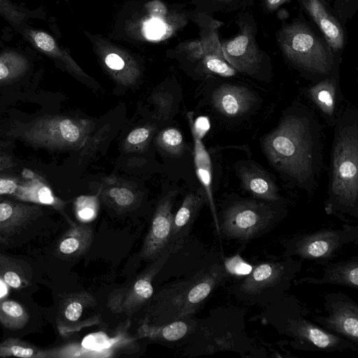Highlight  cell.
I'll use <instances>...</instances> for the list:
<instances>
[{
	"mask_svg": "<svg viewBox=\"0 0 358 358\" xmlns=\"http://www.w3.org/2000/svg\"><path fill=\"white\" fill-rule=\"evenodd\" d=\"M219 252L190 276L164 286L145 305L141 324L159 326L194 314L231 278Z\"/></svg>",
	"mask_w": 358,
	"mask_h": 358,
	"instance_id": "cell-1",
	"label": "cell"
},
{
	"mask_svg": "<svg viewBox=\"0 0 358 358\" xmlns=\"http://www.w3.org/2000/svg\"><path fill=\"white\" fill-rule=\"evenodd\" d=\"M262 308L250 320L269 325L280 335L289 338L295 350L330 352L357 350L358 345L309 319L308 308L294 295L287 293Z\"/></svg>",
	"mask_w": 358,
	"mask_h": 358,
	"instance_id": "cell-2",
	"label": "cell"
},
{
	"mask_svg": "<svg viewBox=\"0 0 358 358\" xmlns=\"http://www.w3.org/2000/svg\"><path fill=\"white\" fill-rule=\"evenodd\" d=\"M269 162L279 171L302 183L312 171L313 141L308 120L291 115L266 135L262 142Z\"/></svg>",
	"mask_w": 358,
	"mask_h": 358,
	"instance_id": "cell-3",
	"label": "cell"
},
{
	"mask_svg": "<svg viewBox=\"0 0 358 358\" xmlns=\"http://www.w3.org/2000/svg\"><path fill=\"white\" fill-rule=\"evenodd\" d=\"M326 212L358 218V131L356 124L342 127L335 138L332 172Z\"/></svg>",
	"mask_w": 358,
	"mask_h": 358,
	"instance_id": "cell-4",
	"label": "cell"
},
{
	"mask_svg": "<svg viewBox=\"0 0 358 358\" xmlns=\"http://www.w3.org/2000/svg\"><path fill=\"white\" fill-rule=\"evenodd\" d=\"M286 213L285 207L280 202L233 200L227 202L217 215V235L220 238L239 242L241 252L248 242L273 229Z\"/></svg>",
	"mask_w": 358,
	"mask_h": 358,
	"instance_id": "cell-5",
	"label": "cell"
},
{
	"mask_svg": "<svg viewBox=\"0 0 358 358\" xmlns=\"http://www.w3.org/2000/svg\"><path fill=\"white\" fill-rule=\"evenodd\" d=\"M301 268V261L292 257L259 262L252 265L248 275L240 277L229 291L244 305L263 308L287 293Z\"/></svg>",
	"mask_w": 358,
	"mask_h": 358,
	"instance_id": "cell-6",
	"label": "cell"
},
{
	"mask_svg": "<svg viewBox=\"0 0 358 358\" xmlns=\"http://www.w3.org/2000/svg\"><path fill=\"white\" fill-rule=\"evenodd\" d=\"M246 311L232 306L220 307L212 313L199 329L205 352H232L242 357H262L246 329Z\"/></svg>",
	"mask_w": 358,
	"mask_h": 358,
	"instance_id": "cell-7",
	"label": "cell"
},
{
	"mask_svg": "<svg viewBox=\"0 0 358 358\" xmlns=\"http://www.w3.org/2000/svg\"><path fill=\"white\" fill-rule=\"evenodd\" d=\"M278 43L284 57L301 68L319 73L331 68V50L303 22L284 26L278 34Z\"/></svg>",
	"mask_w": 358,
	"mask_h": 358,
	"instance_id": "cell-8",
	"label": "cell"
},
{
	"mask_svg": "<svg viewBox=\"0 0 358 358\" xmlns=\"http://www.w3.org/2000/svg\"><path fill=\"white\" fill-rule=\"evenodd\" d=\"M94 124L62 115H45L35 119L24 130L22 138L29 143L50 150H69L84 147Z\"/></svg>",
	"mask_w": 358,
	"mask_h": 358,
	"instance_id": "cell-9",
	"label": "cell"
},
{
	"mask_svg": "<svg viewBox=\"0 0 358 358\" xmlns=\"http://www.w3.org/2000/svg\"><path fill=\"white\" fill-rule=\"evenodd\" d=\"M358 227L344 224L338 229H322L296 234L282 241V257L297 256L306 260L326 264L345 245L357 243Z\"/></svg>",
	"mask_w": 358,
	"mask_h": 358,
	"instance_id": "cell-10",
	"label": "cell"
},
{
	"mask_svg": "<svg viewBox=\"0 0 358 358\" xmlns=\"http://www.w3.org/2000/svg\"><path fill=\"white\" fill-rule=\"evenodd\" d=\"M170 253H165L151 261L144 271L126 285L113 289L108 295L107 307L117 314L131 315L149 302L154 294L152 280L164 266Z\"/></svg>",
	"mask_w": 358,
	"mask_h": 358,
	"instance_id": "cell-11",
	"label": "cell"
},
{
	"mask_svg": "<svg viewBox=\"0 0 358 358\" xmlns=\"http://www.w3.org/2000/svg\"><path fill=\"white\" fill-rule=\"evenodd\" d=\"M326 315H313L312 320L325 330L358 345V304L341 292L324 295Z\"/></svg>",
	"mask_w": 358,
	"mask_h": 358,
	"instance_id": "cell-12",
	"label": "cell"
},
{
	"mask_svg": "<svg viewBox=\"0 0 358 358\" xmlns=\"http://www.w3.org/2000/svg\"><path fill=\"white\" fill-rule=\"evenodd\" d=\"M101 322L98 303L85 291L68 294L60 301L57 317L59 332L66 336Z\"/></svg>",
	"mask_w": 358,
	"mask_h": 358,
	"instance_id": "cell-13",
	"label": "cell"
},
{
	"mask_svg": "<svg viewBox=\"0 0 358 358\" xmlns=\"http://www.w3.org/2000/svg\"><path fill=\"white\" fill-rule=\"evenodd\" d=\"M224 59L236 71L252 74L259 68L262 55L252 27L248 24L240 26L238 34L221 43Z\"/></svg>",
	"mask_w": 358,
	"mask_h": 358,
	"instance_id": "cell-14",
	"label": "cell"
},
{
	"mask_svg": "<svg viewBox=\"0 0 358 358\" xmlns=\"http://www.w3.org/2000/svg\"><path fill=\"white\" fill-rule=\"evenodd\" d=\"M172 201L171 195L159 201L140 250L139 256L142 259L151 262L165 253H170L169 245L173 218Z\"/></svg>",
	"mask_w": 358,
	"mask_h": 358,
	"instance_id": "cell-15",
	"label": "cell"
},
{
	"mask_svg": "<svg viewBox=\"0 0 358 358\" xmlns=\"http://www.w3.org/2000/svg\"><path fill=\"white\" fill-rule=\"evenodd\" d=\"M91 38L100 61L115 80L123 85H131L137 80L139 66L129 52L99 36Z\"/></svg>",
	"mask_w": 358,
	"mask_h": 358,
	"instance_id": "cell-16",
	"label": "cell"
},
{
	"mask_svg": "<svg viewBox=\"0 0 358 358\" xmlns=\"http://www.w3.org/2000/svg\"><path fill=\"white\" fill-rule=\"evenodd\" d=\"M20 34L35 50L61 65L70 73L79 78H90L68 52L50 34L29 25Z\"/></svg>",
	"mask_w": 358,
	"mask_h": 358,
	"instance_id": "cell-17",
	"label": "cell"
},
{
	"mask_svg": "<svg viewBox=\"0 0 358 358\" xmlns=\"http://www.w3.org/2000/svg\"><path fill=\"white\" fill-rule=\"evenodd\" d=\"M204 201L205 196L202 192L189 194L173 215L169 245L171 254L177 252L182 248Z\"/></svg>",
	"mask_w": 358,
	"mask_h": 358,
	"instance_id": "cell-18",
	"label": "cell"
},
{
	"mask_svg": "<svg viewBox=\"0 0 358 358\" xmlns=\"http://www.w3.org/2000/svg\"><path fill=\"white\" fill-rule=\"evenodd\" d=\"M303 8L315 22L324 40L334 52L344 45L345 36L338 20L331 14L321 0H299Z\"/></svg>",
	"mask_w": 358,
	"mask_h": 358,
	"instance_id": "cell-19",
	"label": "cell"
},
{
	"mask_svg": "<svg viewBox=\"0 0 358 358\" xmlns=\"http://www.w3.org/2000/svg\"><path fill=\"white\" fill-rule=\"evenodd\" d=\"M212 101L214 107L222 115L236 117L250 109L255 101V97L246 87L226 84L214 91Z\"/></svg>",
	"mask_w": 358,
	"mask_h": 358,
	"instance_id": "cell-20",
	"label": "cell"
},
{
	"mask_svg": "<svg viewBox=\"0 0 358 358\" xmlns=\"http://www.w3.org/2000/svg\"><path fill=\"white\" fill-rule=\"evenodd\" d=\"M42 212L38 204L17 202L0 196V234L16 233Z\"/></svg>",
	"mask_w": 358,
	"mask_h": 358,
	"instance_id": "cell-21",
	"label": "cell"
},
{
	"mask_svg": "<svg viewBox=\"0 0 358 358\" xmlns=\"http://www.w3.org/2000/svg\"><path fill=\"white\" fill-rule=\"evenodd\" d=\"M294 285L302 283L338 285L358 290V257L348 260L327 263L320 278L304 277L293 281Z\"/></svg>",
	"mask_w": 358,
	"mask_h": 358,
	"instance_id": "cell-22",
	"label": "cell"
},
{
	"mask_svg": "<svg viewBox=\"0 0 358 358\" xmlns=\"http://www.w3.org/2000/svg\"><path fill=\"white\" fill-rule=\"evenodd\" d=\"M240 178L244 189L255 199L280 202L281 197L275 183L264 171L257 166L242 167Z\"/></svg>",
	"mask_w": 358,
	"mask_h": 358,
	"instance_id": "cell-23",
	"label": "cell"
},
{
	"mask_svg": "<svg viewBox=\"0 0 358 358\" xmlns=\"http://www.w3.org/2000/svg\"><path fill=\"white\" fill-rule=\"evenodd\" d=\"M71 227L59 240L57 251L66 258H76L85 254L93 240V229L86 222L75 223L69 220Z\"/></svg>",
	"mask_w": 358,
	"mask_h": 358,
	"instance_id": "cell-24",
	"label": "cell"
},
{
	"mask_svg": "<svg viewBox=\"0 0 358 358\" xmlns=\"http://www.w3.org/2000/svg\"><path fill=\"white\" fill-rule=\"evenodd\" d=\"M196 326V322L189 316L159 326L141 324L138 334L152 340L176 341L194 331Z\"/></svg>",
	"mask_w": 358,
	"mask_h": 358,
	"instance_id": "cell-25",
	"label": "cell"
},
{
	"mask_svg": "<svg viewBox=\"0 0 358 358\" xmlns=\"http://www.w3.org/2000/svg\"><path fill=\"white\" fill-rule=\"evenodd\" d=\"M192 136L194 142V160L196 175L203 187L217 231V217L212 192V164L210 157L201 139L194 134H192Z\"/></svg>",
	"mask_w": 358,
	"mask_h": 358,
	"instance_id": "cell-26",
	"label": "cell"
},
{
	"mask_svg": "<svg viewBox=\"0 0 358 358\" xmlns=\"http://www.w3.org/2000/svg\"><path fill=\"white\" fill-rule=\"evenodd\" d=\"M32 271L29 265L0 253V280L16 289L24 288L29 284Z\"/></svg>",
	"mask_w": 358,
	"mask_h": 358,
	"instance_id": "cell-27",
	"label": "cell"
},
{
	"mask_svg": "<svg viewBox=\"0 0 358 358\" xmlns=\"http://www.w3.org/2000/svg\"><path fill=\"white\" fill-rule=\"evenodd\" d=\"M29 58L21 51L5 49L0 52V85L22 77L29 69Z\"/></svg>",
	"mask_w": 358,
	"mask_h": 358,
	"instance_id": "cell-28",
	"label": "cell"
},
{
	"mask_svg": "<svg viewBox=\"0 0 358 358\" xmlns=\"http://www.w3.org/2000/svg\"><path fill=\"white\" fill-rule=\"evenodd\" d=\"M43 184L40 178L33 177L24 180L17 177L0 174V196L10 195L18 200L32 203Z\"/></svg>",
	"mask_w": 358,
	"mask_h": 358,
	"instance_id": "cell-29",
	"label": "cell"
},
{
	"mask_svg": "<svg viewBox=\"0 0 358 358\" xmlns=\"http://www.w3.org/2000/svg\"><path fill=\"white\" fill-rule=\"evenodd\" d=\"M0 15L21 34L29 25V20L44 19L45 12L43 7L31 10L10 0H0Z\"/></svg>",
	"mask_w": 358,
	"mask_h": 358,
	"instance_id": "cell-30",
	"label": "cell"
},
{
	"mask_svg": "<svg viewBox=\"0 0 358 358\" xmlns=\"http://www.w3.org/2000/svg\"><path fill=\"white\" fill-rule=\"evenodd\" d=\"M50 358V350L38 347L17 338H8L0 343V357Z\"/></svg>",
	"mask_w": 358,
	"mask_h": 358,
	"instance_id": "cell-31",
	"label": "cell"
},
{
	"mask_svg": "<svg viewBox=\"0 0 358 358\" xmlns=\"http://www.w3.org/2000/svg\"><path fill=\"white\" fill-rule=\"evenodd\" d=\"M29 320V314L20 303L13 300L0 301V323L6 328L18 330Z\"/></svg>",
	"mask_w": 358,
	"mask_h": 358,
	"instance_id": "cell-32",
	"label": "cell"
},
{
	"mask_svg": "<svg viewBox=\"0 0 358 358\" xmlns=\"http://www.w3.org/2000/svg\"><path fill=\"white\" fill-rule=\"evenodd\" d=\"M336 87L332 80L327 79L312 86L308 94L323 113L331 116L336 106Z\"/></svg>",
	"mask_w": 358,
	"mask_h": 358,
	"instance_id": "cell-33",
	"label": "cell"
},
{
	"mask_svg": "<svg viewBox=\"0 0 358 358\" xmlns=\"http://www.w3.org/2000/svg\"><path fill=\"white\" fill-rule=\"evenodd\" d=\"M104 202L118 213L131 208L137 201L136 194L124 186H113L102 192Z\"/></svg>",
	"mask_w": 358,
	"mask_h": 358,
	"instance_id": "cell-34",
	"label": "cell"
},
{
	"mask_svg": "<svg viewBox=\"0 0 358 358\" xmlns=\"http://www.w3.org/2000/svg\"><path fill=\"white\" fill-rule=\"evenodd\" d=\"M222 24V22L210 19L207 27L202 31L200 41L203 49V57L206 55H214L224 58L217 34V29Z\"/></svg>",
	"mask_w": 358,
	"mask_h": 358,
	"instance_id": "cell-35",
	"label": "cell"
},
{
	"mask_svg": "<svg viewBox=\"0 0 358 358\" xmlns=\"http://www.w3.org/2000/svg\"><path fill=\"white\" fill-rule=\"evenodd\" d=\"M99 194L80 196L75 201V212L77 218L81 222H88L94 220L99 211Z\"/></svg>",
	"mask_w": 358,
	"mask_h": 358,
	"instance_id": "cell-36",
	"label": "cell"
},
{
	"mask_svg": "<svg viewBox=\"0 0 358 358\" xmlns=\"http://www.w3.org/2000/svg\"><path fill=\"white\" fill-rule=\"evenodd\" d=\"M201 59L205 68L213 73L222 77H231L236 74V70L223 57L206 55Z\"/></svg>",
	"mask_w": 358,
	"mask_h": 358,
	"instance_id": "cell-37",
	"label": "cell"
},
{
	"mask_svg": "<svg viewBox=\"0 0 358 358\" xmlns=\"http://www.w3.org/2000/svg\"><path fill=\"white\" fill-rule=\"evenodd\" d=\"M159 143L168 152L177 154L183 149V138L176 129L170 128L161 133L158 138Z\"/></svg>",
	"mask_w": 358,
	"mask_h": 358,
	"instance_id": "cell-38",
	"label": "cell"
},
{
	"mask_svg": "<svg viewBox=\"0 0 358 358\" xmlns=\"http://www.w3.org/2000/svg\"><path fill=\"white\" fill-rule=\"evenodd\" d=\"M222 261L231 276L242 277L246 275L252 268V265L249 264L241 258L239 250L233 257H223Z\"/></svg>",
	"mask_w": 358,
	"mask_h": 358,
	"instance_id": "cell-39",
	"label": "cell"
},
{
	"mask_svg": "<svg viewBox=\"0 0 358 358\" xmlns=\"http://www.w3.org/2000/svg\"><path fill=\"white\" fill-rule=\"evenodd\" d=\"M162 20L154 18V20L146 22L144 24V32L147 38L161 40L170 35L171 33V26L163 23Z\"/></svg>",
	"mask_w": 358,
	"mask_h": 358,
	"instance_id": "cell-40",
	"label": "cell"
},
{
	"mask_svg": "<svg viewBox=\"0 0 358 358\" xmlns=\"http://www.w3.org/2000/svg\"><path fill=\"white\" fill-rule=\"evenodd\" d=\"M189 122L192 134L202 139L208 133L210 128V123L209 118L206 116H199L193 121L190 117V113H188Z\"/></svg>",
	"mask_w": 358,
	"mask_h": 358,
	"instance_id": "cell-41",
	"label": "cell"
},
{
	"mask_svg": "<svg viewBox=\"0 0 358 358\" xmlns=\"http://www.w3.org/2000/svg\"><path fill=\"white\" fill-rule=\"evenodd\" d=\"M148 127H139L132 130L127 136V143L131 146H137L146 142L150 136Z\"/></svg>",
	"mask_w": 358,
	"mask_h": 358,
	"instance_id": "cell-42",
	"label": "cell"
},
{
	"mask_svg": "<svg viewBox=\"0 0 358 358\" xmlns=\"http://www.w3.org/2000/svg\"><path fill=\"white\" fill-rule=\"evenodd\" d=\"M145 6L149 15L155 19L164 20L168 13L166 5L159 0L148 1Z\"/></svg>",
	"mask_w": 358,
	"mask_h": 358,
	"instance_id": "cell-43",
	"label": "cell"
},
{
	"mask_svg": "<svg viewBox=\"0 0 358 358\" xmlns=\"http://www.w3.org/2000/svg\"><path fill=\"white\" fill-rule=\"evenodd\" d=\"M155 104L160 113L169 115L172 108V99L165 94H157L154 98Z\"/></svg>",
	"mask_w": 358,
	"mask_h": 358,
	"instance_id": "cell-44",
	"label": "cell"
},
{
	"mask_svg": "<svg viewBox=\"0 0 358 358\" xmlns=\"http://www.w3.org/2000/svg\"><path fill=\"white\" fill-rule=\"evenodd\" d=\"M264 5L268 11H274L289 0H264Z\"/></svg>",
	"mask_w": 358,
	"mask_h": 358,
	"instance_id": "cell-45",
	"label": "cell"
},
{
	"mask_svg": "<svg viewBox=\"0 0 358 358\" xmlns=\"http://www.w3.org/2000/svg\"><path fill=\"white\" fill-rule=\"evenodd\" d=\"M0 243L8 245V240L3 236L0 234Z\"/></svg>",
	"mask_w": 358,
	"mask_h": 358,
	"instance_id": "cell-46",
	"label": "cell"
},
{
	"mask_svg": "<svg viewBox=\"0 0 358 358\" xmlns=\"http://www.w3.org/2000/svg\"><path fill=\"white\" fill-rule=\"evenodd\" d=\"M215 1L220 2V3H229L231 2L233 0H215Z\"/></svg>",
	"mask_w": 358,
	"mask_h": 358,
	"instance_id": "cell-47",
	"label": "cell"
},
{
	"mask_svg": "<svg viewBox=\"0 0 358 358\" xmlns=\"http://www.w3.org/2000/svg\"><path fill=\"white\" fill-rule=\"evenodd\" d=\"M321 1H324V0H321ZM324 2H325V1H324Z\"/></svg>",
	"mask_w": 358,
	"mask_h": 358,
	"instance_id": "cell-48",
	"label": "cell"
},
{
	"mask_svg": "<svg viewBox=\"0 0 358 358\" xmlns=\"http://www.w3.org/2000/svg\"><path fill=\"white\" fill-rule=\"evenodd\" d=\"M65 1H68V0H65Z\"/></svg>",
	"mask_w": 358,
	"mask_h": 358,
	"instance_id": "cell-49",
	"label": "cell"
}]
</instances>
